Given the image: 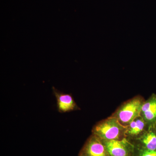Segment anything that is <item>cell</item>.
<instances>
[{"instance_id":"obj_9","label":"cell","mask_w":156,"mask_h":156,"mask_svg":"<svg viewBox=\"0 0 156 156\" xmlns=\"http://www.w3.org/2000/svg\"><path fill=\"white\" fill-rule=\"evenodd\" d=\"M134 156H156V150H147L135 147Z\"/></svg>"},{"instance_id":"obj_4","label":"cell","mask_w":156,"mask_h":156,"mask_svg":"<svg viewBox=\"0 0 156 156\" xmlns=\"http://www.w3.org/2000/svg\"><path fill=\"white\" fill-rule=\"evenodd\" d=\"M79 156H109L102 140L92 134L80 152Z\"/></svg>"},{"instance_id":"obj_2","label":"cell","mask_w":156,"mask_h":156,"mask_svg":"<svg viewBox=\"0 0 156 156\" xmlns=\"http://www.w3.org/2000/svg\"><path fill=\"white\" fill-rule=\"evenodd\" d=\"M144 101L142 96L137 95L124 102L111 116L115 118L122 126L127 127L140 115Z\"/></svg>"},{"instance_id":"obj_8","label":"cell","mask_w":156,"mask_h":156,"mask_svg":"<svg viewBox=\"0 0 156 156\" xmlns=\"http://www.w3.org/2000/svg\"><path fill=\"white\" fill-rule=\"evenodd\" d=\"M140 115L149 126L156 122V95L153 94L143 104Z\"/></svg>"},{"instance_id":"obj_5","label":"cell","mask_w":156,"mask_h":156,"mask_svg":"<svg viewBox=\"0 0 156 156\" xmlns=\"http://www.w3.org/2000/svg\"><path fill=\"white\" fill-rule=\"evenodd\" d=\"M150 126L140 115L126 127V138L131 142L141 136Z\"/></svg>"},{"instance_id":"obj_3","label":"cell","mask_w":156,"mask_h":156,"mask_svg":"<svg viewBox=\"0 0 156 156\" xmlns=\"http://www.w3.org/2000/svg\"><path fill=\"white\" fill-rule=\"evenodd\" d=\"M109 156H134L135 147L126 138L121 140H102Z\"/></svg>"},{"instance_id":"obj_1","label":"cell","mask_w":156,"mask_h":156,"mask_svg":"<svg viewBox=\"0 0 156 156\" xmlns=\"http://www.w3.org/2000/svg\"><path fill=\"white\" fill-rule=\"evenodd\" d=\"M126 127L112 116L100 121L94 126L92 134L102 140H121L126 138Z\"/></svg>"},{"instance_id":"obj_6","label":"cell","mask_w":156,"mask_h":156,"mask_svg":"<svg viewBox=\"0 0 156 156\" xmlns=\"http://www.w3.org/2000/svg\"><path fill=\"white\" fill-rule=\"evenodd\" d=\"M131 143L135 147L156 150V131L154 126H150L141 136Z\"/></svg>"},{"instance_id":"obj_7","label":"cell","mask_w":156,"mask_h":156,"mask_svg":"<svg viewBox=\"0 0 156 156\" xmlns=\"http://www.w3.org/2000/svg\"><path fill=\"white\" fill-rule=\"evenodd\" d=\"M52 89L57 101L58 112H66L79 109V107L71 95L60 92L54 87H53Z\"/></svg>"},{"instance_id":"obj_10","label":"cell","mask_w":156,"mask_h":156,"mask_svg":"<svg viewBox=\"0 0 156 156\" xmlns=\"http://www.w3.org/2000/svg\"><path fill=\"white\" fill-rule=\"evenodd\" d=\"M154 128L155 129L156 131V122L155 123L154 125Z\"/></svg>"}]
</instances>
